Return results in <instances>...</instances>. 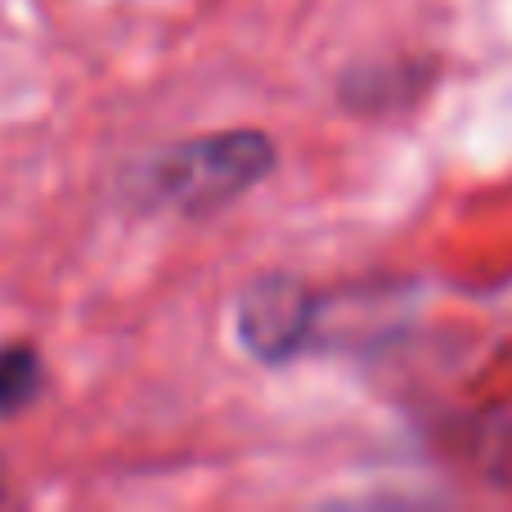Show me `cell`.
<instances>
[{"label":"cell","mask_w":512,"mask_h":512,"mask_svg":"<svg viewBox=\"0 0 512 512\" xmlns=\"http://www.w3.org/2000/svg\"><path fill=\"white\" fill-rule=\"evenodd\" d=\"M41 391V360L32 346H5L0 351V414L27 409Z\"/></svg>","instance_id":"3957f363"},{"label":"cell","mask_w":512,"mask_h":512,"mask_svg":"<svg viewBox=\"0 0 512 512\" xmlns=\"http://www.w3.org/2000/svg\"><path fill=\"white\" fill-rule=\"evenodd\" d=\"M274 171V144L261 131L198 135L167 149L144 176L153 203H167L185 216H207L261 185Z\"/></svg>","instance_id":"6da1fadb"},{"label":"cell","mask_w":512,"mask_h":512,"mask_svg":"<svg viewBox=\"0 0 512 512\" xmlns=\"http://www.w3.org/2000/svg\"><path fill=\"white\" fill-rule=\"evenodd\" d=\"M310 324H315V297L288 274L252 283L248 297L239 301V337L265 364L292 360L306 346Z\"/></svg>","instance_id":"7a4b0ae2"}]
</instances>
